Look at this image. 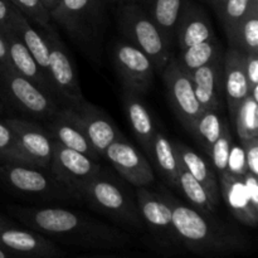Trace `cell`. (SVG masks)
<instances>
[{
  "mask_svg": "<svg viewBox=\"0 0 258 258\" xmlns=\"http://www.w3.org/2000/svg\"><path fill=\"white\" fill-rule=\"evenodd\" d=\"M14 8L9 0H0V30L9 27Z\"/></svg>",
  "mask_w": 258,
  "mask_h": 258,
  "instance_id": "obj_41",
  "label": "cell"
},
{
  "mask_svg": "<svg viewBox=\"0 0 258 258\" xmlns=\"http://www.w3.org/2000/svg\"><path fill=\"white\" fill-rule=\"evenodd\" d=\"M110 2H113V3H123L125 0H110Z\"/></svg>",
  "mask_w": 258,
  "mask_h": 258,
  "instance_id": "obj_50",
  "label": "cell"
},
{
  "mask_svg": "<svg viewBox=\"0 0 258 258\" xmlns=\"http://www.w3.org/2000/svg\"><path fill=\"white\" fill-rule=\"evenodd\" d=\"M233 125L238 134L239 141L258 138V101L247 95L237 108Z\"/></svg>",
  "mask_w": 258,
  "mask_h": 258,
  "instance_id": "obj_32",
  "label": "cell"
},
{
  "mask_svg": "<svg viewBox=\"0 0 258 258\" xmlns=\"http://www.w3.org/2000/svg\"><path fill=\"white\" fill-rule=\"evenodd\" d=\"M77 113L86 135L96 153L102 158L106 149L120 135L112 118L106 111L85 100L80 105L72 107Z\"/></svg>",
  "mask_w": 258,
  "mask_h": 258,
  "instance_id": "obj_17",
  "label": "cell"
},
{
  "mask_svg": "<svg viewBox=\"0 0 258 258\" xmlns=\"http://www.w3.org/2000/svg\"><path fill=\"white\" fill-rule=\"evenodd\" d=\"M207 2L209 3V5H211V7L213 8L217 13L219 9H221V7L223 5V3L226 2V0H207Z\"/></svg>",
  "mask_w": 258,
  "mask_h": 258,
  "instance_id": "obj_44",
  "label": "cell"
},
{
  "mask_svg": "<svg viewBox=\"0 0 258 258\" xmlns=\"http://www.w3.org/2000/svg\"><path fill=\"white\" fill-rule=\"evenodd\" d=\"M44 128L55 143L85 154L93 160L98 161L101 159L91 145L77 113L70 106H63L45 120Z\"/></svg>",
  "mask_w": 258,
  "mask_h": 258,
  "instance_id": "obj_16",
  "label": "cell"
},
{
  "mask_svg": "<svg viewBox=\"0 0 258 258\" xmlns=\"http://www.w3.org/2000/svg\"><path fill=\"white\" fill-rule=\"evenodd\" d=\"M9 214L27 228L55 243L83 249H120L131 243L127 232L63 207H9Z\"/></svg>",
  "mask_w": 258,
  "mask_h": 258,
  "instance_id": "obj_1",
  "label": "cell"
},
{
  "mask_svg": "<svg viewBox=\"0 0 258 258\" xmlns=\"http://www.w3.org/2000/svg\"><path fill=\"white\" fill-rule=\"evenodd\" d=\"M232 145H233V140H232V134L229 130L228 123L226 127L222 131L221 136L218 140L213 144L211 151L208 155L211 156L212 164H213V169L216 171L217 176L219 174H223L228 171V159L229 154H231Z\"/></svg>",
  "mask_w": 258,
  "mask_h": 258,
  "instance_id": "obj_35",
  "label": "cell"
},
{
  "mask_svg": "<svg viewBox=\"0 0 258 258\" xmlns=\"http://www.w3.org/2000/svg\"><path fill=\"white\" fill-rule=\"evenodd\" d=\"M0 183L15 196L38 202L72 203L77 198L47 168L0 164Z\"/></svg>",
  "mask_w": 258,
  "mask_h": 258,
  "instance_id": "obj_5",
  "label": "cell"
},
{
  "mask_svg": "<svg viewBox=\"0 0 258 258\" xmlns=\"http://www.w3.org/2000/svg\"><path fill=\"white\" fill-rule=\"evenodd\" d=\"M117 27L127 43L148 55L158 72H163L174 58L170 45L140 4L125 3L121 5L117 12Z\"/></svg>",
  "mask_w": 258,
  "mask_h": 258,
  "instance_id": "obj_4",
  "label": "cell"
},
{
  "mask_svg": "<svg viewBox=\"0 0 258 258\" xmlns=\"http://www.w3.org/2000/svg\"><path fill=\"white\" fill-rule=\"evenodd\" d=\"M223 92L229 118L233 121L237 108L249 93V87L242 66V53L231 47L223 54Z\"/></svg>",
  "mask_w": 258,
  "mask_h": 258,
  "instance_id": "obj_23",
  "label": "cell"
},
{
  "mask_svg": "<svg viewBox=\"0 0 258 258\" xmlns=\"http://www.w3.org/2000/svg\"><path fill=\"white\" fill-rule=\"evenodd\" d=\"M216 38L211 18L204 8L188 0L176 30L175 43L179 49L196 45Z\"/></svg>",
  "mask_w": 258,
  "mask_h": 258,
  "instance_id": "obj_19",
  "label": "cell"
},
{
  "mask_svg": "<svg viewBox=\"0 0 258 258\" xmlns=\"http://www.w3.org/2000/svg\"><path fill=\"white\" fill-rule=\"evenodd\" d=\"M184 196V198L190 203V207L203 213H213L217 207L212 202L208 191L198 180L190 175L189 171L184 169V166L179 163V176H178V189Z\"/></svg>",
  "mask_w": 258,
  "mask_h": 258,
  "instance_id": "obj_31",
  "label": "cell"
},
{
  "mask_svg": "<svg viewBox=\"0 0 258 258\" xmlns=\"http://www.w3.org/2000/svg\"><path fill=\"white\" fill-rule=\"evenodd\" d=\"M100 161L53 141L52 158L48 169L50 173L81 202L82 189L101 170Z\"/></svg>",
  "mask_w": 258,
  "mask_h": 258,
  "instance_id": "obj_10",
  "label": "cell"
},
{
  "mask_svg": "<svg viewBox=\"0 0 258 258\" xmlns=\"http://www.w3.org/2000/svg\"><path fill=\"white\" fill-rule=\"evenodd\" d=\"M136 201L145 231L153 238L156 251L165 257L179 256L183 248L173 224L171 208L161 191L136 188Z\"/></svg>",
  "mask_w": 258,
  "mask_h": 258,
  "instance_id": "obj_6",
  "label": "cell"
},
{
  "mask_svg": "<svg viewBox=\"0 0 258 258\" xmlns=\"http://www.w3.org/2000/svg\"><path fill=\"white\" fill-rule=\"evenodd\" d=\"M0 164L30 165L20 149L17 136L3 118L0 120Z\"/></svg>",
  "mask_w": 258,
  "mask_h": 258,
  "instance_id": "obj_33",
  "label": "cell"
},
{
  "mask_svg": "<svg viewBox=\"0 0 258 258\" xmlns=\"http://www.w3.org/2000/svg\"><path fill=\"white\" fill-rule=\"evenodd\" d=\"M221 198L228 207L229 212L237 221L248 227H256L258 223V209L253 208L247 193L242 176L229 171L218 175Z\"/></svg>",
  "mask_w": 258,
  "mask_h": 258,
  "instance_id": "obj_20",
  "label": "cell"
},
{
  "mask_svg": "<svg viewBox=\"0 0 258 258\" xmlns=\"http://www.w3.org/2000/svg\"><path fill=\"white\" fill-rule=\"evenodd\" d=\"M168 102L184 128L190 133L197 118L203 112V107L197 100L193 85L188 73L184 72L175 58L165 66L161 72Z\"/></svg>",
  "mask_w": 258,
  "mask_h": 258,
  "instance_id": "obj_11",
  "label": "cell"
},
{
  "mask_svg": "<svg viewBox=\"0 0 258 258\" xmlns=\"http://www.w3.org/2000/svg\"><path fill=\"white\" fill-rule=\"evenodd\" d=\"M42 30L49 50L48 77L53 91L58 100L63 101L66 106L75 107L86 98L83 97L81 90L80 78L72 55L70 54L52 23L45 28H42Z\"/></svg>",
  "mask_w": 258,
  "mask_h": 258,
  "instance_id": "obj_8",
  "label": "cell"
},
{
  "mask_svg": "<svg viewBox=\"0 0 258 258\" xmlns=\"http://www.w3.org/2000/svg\"><path fill=\"white\" fill-rule=\"evenodd\" d=\"M227 123L228 122L226 118L222 117L219 111L204 110L194 122L190 134L203 148V150L209 154L212 146L218 140Z\"/></svg>",
  "mask_w": 258,
  "mask_h": 258,
  "instance_id": "obj_30",
  "label": "cell"
},
{
  "mask_svg": "<svg viewBox=\"0 0 258 258\" xmlns=\"http://www.w3.org/2000/svg\"><path fill=\"white\" fill-rule=\"evenodd\" d=\"M42 2H43V4L45 5V8H47L50 13L55 7H57V4L59 0H42Z\"/></svg>",
  "mask_w": 258,
  "mask_h": 258,
  "instance_id": "obj_45",
  "label": "cell"
},
{
  "mask_svg": "<svg viewBox=\"0 0 258 258\" xmlns=\"http://www.w3.org/2000/svg\"><path fill=\"white\" fill-rule=\"evenodd\" d=\"M229 47L241 53H258V0L243 19L227 35Z\"/></svg>",
  "mask_w": 258,
  "mask_h": 258,
  "instance_id": "obj_28",
  "label": "cell"
},
{
  "mask_svg": "<svg viewBox=\"0 0 258 258\" xmlns=\"http://www.w3.org/2000/svg\"><path fill=\"white\" fill-rule=\"evenodd\" d=\"M228 171L234 175L242 176L247 171L246 161H244V153L242 145H232L231 154L228 159Z\"/></svg>",
  "mask_w": 258,
  "mask_h": 258,
  "instance_id": "obj_39",
  "label": "cell"
},
{
  "mask_svg": "<svg viewBox=\"0 0 258 258\" xmlns=\"http://www.w3.org/2000/svg\"><path fill=\"white\" fill-rule=\"evenodd\" d=\"M122 106L136 141L149 155L153 139L158 131L150 110L144 102L143 96L128 90H122Z\"/></svg>",
  "mask_w": 258,
  "mask_h": 258,
  "instance_id": "obj_22",
  "label": "cell"
},
{
  "mask_svg": "<svg viewBox=\"0 0 258 258\" xmlns=\"http://www.w3.org/2000/svg\"><path fill=\"white\" fill-rule=\"evenodd\" d=\"M115 70L123 90L145 96L154 83L155 68L148 55L127 42H117L112 50Z\"/></svg>",
  "mask_w": 258,
  "mask_h": 258,
  "instance_id": "obj_12",
  "label": "cell"
},
{
  "mask_svg": "<svg viewBox=\"0 0 258 258\" xmlns=\"http://www.w3.org/2000/svg\"><path fill=\"white\" fill-rule=\"evenodd\" d=\"M102 159H106L121 178L135 188H146L155 180L149 159L122 134L106 149Z\"/></svg>",
  "mask_w": 258,
  "mask_h": 258,
  "instance_id": "obj_13",
  "label": "cell"
},
{
  "mask_svg": "<svg viewBox=\"0 0 258 258\" xmlns=\"http://www.w3.org/2000/svg\"><path fill=\"white\" fill-rule=\"evenodd\" d=\"M76 258H126V257L115 256V254H85V256H80Z\"/></svg>",
  "mask_w": 258,
  "mask_h": 258,
  "instance_id": "obj_43",
  "label": "cell"
},
{
  "mask_svg": "<svg viewBox=\"0 0 258 258\" xmlns=\"http://www.w3.org/2000/svg\"><path fill=\"white\" fill-rule=\"evenodd\" d=\"M149 158L169 188L178 189L179 160L171 141L161 131H156L153 139Z\"/></svg>",
  "mask_w": 258,
  "mask_h": 258,
  "instance_id": "obj_27",
  "label": "cell"
},
{
  "mask_svg": "<svg viewBox=\"0 0 258 258\" xmlns=\"http://www.w3.org/2000/svg\"><path fill=\"white\" fill-rule=\"evenodd\" d=\"M3 120L17 136L28 163L48 169L52 158L53 140L44 126L22 117H7Z\"/></svg>",
  "mask_w": 258,
  "mask_h": 258,
  "instance_id": "obj_15",
  "label": "cell"
},
{
  "mask_svg": "<svg viewBox=\"0 0 258 258\" xmlns=\"http://www.w3.org/2000/svg\"><path fill=\"white\" fill-rule=\"evenodd\" d=\"M242 179H243V183L246 185L247 193H248L249 201H251V204L253 206V208L258 209V180L257 176L253 175V174L246 173L242 175Z\"/></svg>",
  "mask_w": 258,
  "mask_h": 258,
  "instance_id": "obj_40",
  "label": "cell"
},
{
  "mask_svg": "<svg viewBox=\"0 0 258 258\" xmlns=\"http://www.w3.org/2000/svg\"><path fill=\"white\" fill-rule=\"evenodd\" d=\"M52 20L81 44L98 39L103 24V0H59L50 12Z\"/></svg>",
  "mask_w": 258,
  "mask_h": 258,
  "instance_id": "obj_9",
  "label": "cell"
},
{
  "mask_svg": "<svg viewBox=\"0 0 258 258\" xmlns=\"http://www.w3.org/2000/svg\"><path fill=\"white\" fill-rule=\"evenodd\" d=\"M0 247L19 258H66V252L52 239L30 228H0Z\"/></svg>",
  "mask_w": 258,
  "mask_h": 258,
  "instance_id": "obj_14",
  "label": "cell"
},
{
  "mask_svg": "<svg viewBox=\"0 0 258 258\" xmlns=\"http://www.w3.org/2000/svg\"><path fill=\"white\" fill-rule=\"evenodd\" d=\"M239 143L243 148L247 171L258 176V138L242 140Z\"/></svg>",
  "mask_w": 258,
  "mask_h": 258,
  "instance_id": "obj_37",
  "label": "cell"
},
{
  "mask_svg": "<svg viewBox=\"0 0 258 258\" xmlns=\"http://www.w3.org/2000/svg\"><path fill=\"white\" fill-rule=\"evenodd\" d=\"M12 224H14V222L10 221V219H8L7 217H4L3 214H0V228H2V227L12 226Z\"/></svg>",
  "mask_w": 258,
  "mask_h": 258,
  "instance_id": "obj_46",
  "label": "cell"
},
{
  "mask_svg": "<svg viewBox=\"0 0 258 258\" xmlns=\"http://www.w3.org/2000/svg\"><path fill=\"white\" fill-rule=\"evenodd\" d=\"M5 67H10L9 64V58H8V49L7 44H5L4 37L0 30V70Z\"/></svg>",
  "mask_w": 258,
  "mask_h": 258,
  "instance_id": "obj_42",
  "label": "cell"
},
{
  "mask_svg": "<svg viewBox=\"0 0 258 258\" xmlns=\"http://www.w3.org/2000/svg\"><path fill=\"white\" fill-rule=\"evenodd\" d=\"M146 0H125L123 3H136V4H140V3H145Z\"/></svg>",
  "mask_w": 258,
  "mask_h": 258,
  "instance_id": "obj_49",
  "label": "cell"
},
{
  "mask_svg": "<svg viewBox=\"0 0 258 258\" xmlns=\"http://www.w3.org/2000/svg\"><path fill=\"white\" fill-rule=\"evenodd\" d=\"M253 2L254 0H226L223 3L217 14L226 35H228L233 28L243 19L244 15L251 9Z\"/></svg>",
  "mask_w": 258,
  "mask_h": 258,
  "instance_id": "obj_34",
  "label": "cell"
},
{
  "mask_svg": "<svg viewBox=\"0 0 258 258\" xmlns=\"http://www.w3.org/2000/svg\"><path fill=\"white\" fill-rule=\"evenodd\" d=\"M2 33L3 37H4L5 44H7L10 67L14 71H17L23 77L32 81L38 87L44 90L45 92L49 93L52 97H54L58 101L57 96H55L54 91L52 88V85L48 81V78L45 77L44 73L42 72V70L37 64L34 58L32 57V54L28 50V48L25 47L24 43L22 42V39L15 34L14 30L10 27L3 29Z\"/></svg>",
  "mask_w": 258,
  "mask_h": 258,
  "instance_id": "obj_18",
  "label": "cell"
},
{
  "mask_svg": "<svg viewBox=\"0 0 258 258\" xmlns=\"http://www.w3.org/2000/svg\"><path fill=\"white\" fill-rule=\"evenodd\" d=\"M188 0H146V12L170 48L175 43L176 30Z\"/></svg>",
  "mask_w": 258,
  "mask_h": 258,
  "instance_id": "obj_25",
  "label": "cell"
},
{
  "mask_svg": "<svg viewBox=\"0 0 258 258\" xmlns=\"http://www.w3.org/2000/svg\"><path fill=\"white\" fill-rule=\"evenodd\" d=\"M160 191L170 206L174 228L185 251L201 257L219 258L248 249L246 237L218 221L213 213H203L181 203L165 189Z\"/></svg>",
  "mask_w": 258,
  "mask_h": 258,
  "instance_id": "obj_2",
  "label": "cell"
},
{
  "mask_svg": "<svg viewBox=\"0 0 258 258\" xmlns=\"http://www.w3.org/2000/svg\"><path fill=\"white\" fill-rule=\"evenodd\" d=\"M9 27L14 30L15 34L22 39L25 47L30 52L32 57L39 66L42 72L44 73L45 77L49 81L48 77V62H49V50H48V44L45 42L44 37L42 33L38 32L29 20L17 9L14 8L12 19H10ZM50 82V81H49Z\"/></svg>",
  "mask_w": 258,
  "mask_h": 258,
  "instance_id": "obj_26",
  "label": "cell"
},
{
  "mask_svg": "<svg viewBox=\"0 0 258 258\" xmlns=\"http://www.w3.org/2000/svg\"><path fill=\"white\" fill-rule=\"evenodd\" d=\"M0 100L23 115L39 121L48 120L62 107L54 97L12 67L0 70Z\"/></svg>",
  "mask_w": 258,
  "mask_h": 258,
  "instance_id": "obj_7",
  "label": "cell"
},
{
  "mask_svg": "<svg viewBox=\"0 0 258 258\" xmlns=\"http://www.w3.org/2000/svg\"><path fill=\"white\" fill-rule=\"evenodd\" d=\"M81 202L107 217L118 228L138 233L145 231L135 193L127 188L123 179L117 178L105 168H101L82 189Z\"/></svg>",
  "mask_w": 258,
  "mask_h": 258,
  "instance_id": "obj_3",
  "label": "cell"
},
{
  "mask_svg": "<svg viewBox=\"0 0 258 258\" xmlns=\"http://www.w3.org/2000/svg\"><path fill=\"white\" fill-rule=\"evenodd\" d=\"M4 112H5V105H4V102L0 100V116L4 115Z\"/></svg>",
  "mask_w": 258,
  "mask_h": 258,
  "instance_id": "obj_48",
  "label": "cell"
},
{
  "mask_svg": "<svg viewBox=\"0 0 258 258\" xmlns=\"http://www.w3.org/2000/svg\"><path fill=\"white\" fill-rule=\"evenodd\" d=\"M221 59H223V52L217 38L180 50V55L175 58L179 67L188 75L203 66Z\"/></svg>",
  "mask_w": 258,
  "mask_h": 258,
  "instance_id": "obj_29",
  "label": "cell"
},
{
  "mask_svg": "<svg viewBox=\"0 0 258 258\" xmlns=\"http://www.w3.org/2000/svg\"><path fill=\"white\" fill-rule=\"evenodd\" d=\"M242 66L249 91L258 87V53H242Z\"/></svg>",
  "mask_w": 258,
  "mask_h": 258,
  "instance_id": "obj_38",
  "label": "cell"
},
{
  "mask_svg": "<svg viewBox=\"0 0 258 258\" xmlns=\"http://www.w3.org/2000/svg\"><path fill=\"white\" fill-rule=\"evenodd\" d=\"M194 93L203 110H222L223 59L203 66L189 75Z\"/></svg>",
  "mask_w": 258,
  "mask_h": 258,
  "instance_id": "obj_21",
  "label": "cell"
},
{
  "mask_svg": "<svg viewBox=\"0 0 258 258\" xmlns=\"http://www.w3.org/2000/svg\"><path fill=\"white\" fill-rule=\"evenodd\" d=\"M171 144L178 156L179 163L184 166L186 171L190 173V175L196 180H198L206 188L214 206L218 207L219 201H221V191H219L218 176L214 169L207 163L206 159L202 158L199 154L184 145L183 143L171 141Z\"/></svg>",
  "mask_w": 258,
  "mask_h": 258,
  "instance_id": "obj_24",
  "label": "cell"
},
{
  "mask_svg": "<svg viewBox=\"0 0 258 258\" xmlns=\"http://www.w3.org/2000/svg\"><path fill=\"white\" fill-rule=\"evenodd\" d=\"M0 258H19V257L14 256V254H13V253H10V252L5 251L4 248H2V247H0Z\"/></svg>",
  "mask_w": 258,
  "mask_h": 258,
  "instance_id": "obj_47",
  "label": "cell"
},
{
  "mask_svg": "<svg viewBox=\"0 0 258 258\" xmlns=\"http://www.w3.org/2000/svg\"><path fill=\"white\" fill-rule=\"evenodd\" d=\"M29 22L35 23L40 28H45L52 22L49 10L42 0H9Z\"/></svg>",
  "mask_w": 258,
  "mask_h": 258,
  "instance_id": "obj_36",
  "label": "cell"
}]
</instances>
